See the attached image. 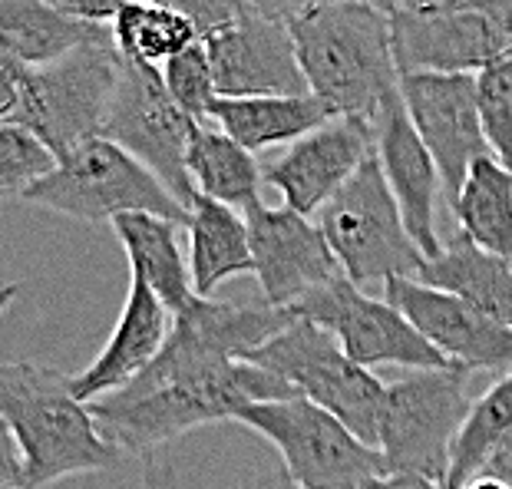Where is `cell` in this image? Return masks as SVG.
Wrapping results in <instances>:
<instances>
[{
    "instance_id": "6da1fadb",
    "label": "cell",
    "mask_w": 512,
    "mask_h": 489,
    "mask_svg": "<svg viewBox=\"0 0 512 489\" xmlns=\"http://www.w3.org/2000/svg\"><path fill=\"white\" fill-rule=\"evenodd\" d=\"M294 321L291 308L199 298L172 314V331L143 374L93 400L103 440L123 456H146L209 423H232L248 404L298 397L281 377L245 357Z\"/></svg>"
},
{
    "instance_id": "7a4b0ae2",
    "label": "cell",
    "mask_w": 512,
    "mask_h": 489,
    "mask_svg": "<svg viewBox=\"0 0 512 489\" xmlns=\"http://www.w3.org/2000/svg\"><path fill=\"white\" fill-rule=\"evenodd\" d=\"M298 67L308 93L331 116L374 123L400 93L390 50V20L361 0H328L288 20Z\"/></svg>"
},
{
    "instance_id": "3957f363",
    "label": "cell",
    "mask_w": 512,
    "mask_h": 489,
    "mask_svg": "<svg viewBox=\"0 0 512 489\" xmlns=\"http://www.w3.org/2000/svg\"><path fill=\"white\" fill-rule=\"evenodd\" d=\"M0 420L24 456V489H43L80 473H103L123 453L103 440L90 407L70 390V377L30 361L0 364Z\"/></svg>"
},
{
    "instance_id": "277c9868",
    "label": "cell",
    "mask_w": 512,
    "mask_h": 489,
    "mask_svg": "<svg viewBox=\"0 0 512 489\" xmlns=\"http://www.w3.org/2000/svg\"><path fill=\"white\" fill-rule=\"evenodd\" d=\"M116 73L119 53L110 27H100L60 60L24 70L14 126L27 129L50 152L53 162L63 159L86 139L100 136L113 103Z\"/></svg>"
},
{
    "instance_id": "5b68a950",
    "label": "cell",
    "mask_w": 512,
    "mask_h": 489,
    "mask_svg": "<svg viewBox=\"0 0 512 489\" xmlns=\"http://www.w3.org/2000/svg\"><path fill=\"white\" fill-rule=\"evenodd\" d=\"M27 205L67 215L76 222H113L116 215L146 212L172 225L189 222V209L126 149L93 136L53 162V169L24 192Z\"/></svg>"
},
{
    "instance_id": "8992f818",
    "label": "cell",
    "mask_w": 512,
    "mask_h": 489,
    "mask_svg": "<svg viewBox=\"0 0 512 489\" xmlns=\"http://www.w3.org/2000/svg\"><path fill=\"white\" fill-rule=\"evenodd\" d=\"M470 371H410L384 387L377 417V450L387 473H410L443 489L453 440L470 414Z\"/></svg>"
},
{
    "instance_id": "52a82bcc",
    "label": "cell",
    "mask_w": 512,
    "mask_h": 489,
    "mask_svg": "<svg viewBox=\"0 0 512 489\" xmlns=\"http://www.w3.org/2000/svg\"><path fill=\"white\" fill-rule=\"evenodd\" d=\"M318 228L341 275L361 291L370 285L384 288L390 278H417L427 265V258L403 228L400 209L374 152L318 212Z\"/></svg>"
},
{
    "instance_id": "ba28073f",
    "label": "cell",
    "mask_w": 512,
    "mask_h": 489,
    "mask_svg": "<svg viewBox=\"0 0 512 489\" xmlns=\"http://www.w3.org/2000/svg\"><path fill=\"white\" fill-rule=\"evenodd\" d=\"M245 364L281 377L298 397L341 420L367 447H377L384 384L367 367H357L334 341V334L304 318H294L281 334L255 347Z\"/></svg>"
},
{
    "instance_id": "9c48e42d",
    "label": "cell",
    "mask_w": 512,
    "mask_h": 489,
    "mask_svg": "<svg viewBox=\"0 0 512 489\" xmlns=\"http://www.w3.org/2000/svg\"><path fill=\"white\" fill-rule=\"evenodd\" d=\"M232 423L268 440L281 453V470L301 489H361L387 473L377 447H367L341 420L304 397L248 404Z\"/></svg>"
},
{
    "instance_id": "30bf717a",
    "label": "cell",
    "mask_w": 512,
    "mask_h": 489,
    "mask_svg": "<svg viewBox=\"0 0 512 489\" xmlns=\"http://www.w3.org/2000/svg\"><path fill=\"white\" fill-rule=\"evenodd\" d=\"M294 318L318 324L357 367H407V371H443L453 367L446 357L420 338V331L384 298H370L344 275L291 304Z\"/></svg>"
},
{
    "instance_id": "8fae6325",
    "label": "cell",
    "mask_w": 512,
    "mask_h": 489,
    "mask_svg": "<svg viewBox=\"0 0 512 489\" xmlns=\"http://www.w3.org/2000/svg\"><path fill=\"white\" fill-rule=\"evenodd\" d=\"M192 129L195 119H189L169 100L159 70L119 60L113 103L100 136L126 149L136 162H143L185 209L195 199L189 172H185V146H189Z\"/></svg>"
},
{
    "instance_id": "7c38bea8",
    "label": "cell",
    "mask_w": 512,
    "mask_h": 489,
    "mask_svg": "<svg viewBox=\"0 0 512 489\" xmlns=\"http://www.w3.org/2000/svg\"><path fill=\"white\" fill-rule=\"evenodd\" d=\"M390 20V50L397 73H466L476 76L512 40L476 10L437 0L427 7H397Z\"/></svg>"
},
{
    "instance_id": "4fadbf2b",
    "label": "cell",
    "mask_w": 512,
    "mask_h": 489,
    "mask_svg": "<svg viewBox=\"0 0 512 489\" xmlns=\"http://www.w3.org/2000/svg\"><path fill=\"white\" fill-rule=\"evenodd\" d=\"M400 103L433 156L446 199L460 192L476 159L489 156L476 110V80L466 73H403Z\"/></svg>"
},
{
    "instance_id": "5bb4252c",
    "label": "cell",
    "mask_w": 512,
    "mask_h": 489,
    "mask_svg": "<svg viewBox=\"0 0 512 489\" xmlns=\"http://www.w3.org/2000/svg\"><path fill=\"white\" fill-rule=\"evenodd\" d=\"M384 301L407 318L420 338L463 371H512V328L486 318L473 304L417 278L384 281Z\"/></svg>"
},
{
    "instance_id": "9a60e30c",
    "label": "cell",
    "mask_w": 512,
    "mask_h": 489,
    "mask_svg": "<svg viewBox=\"0 0 512 489\" xmlns=\"http://www.w3.org/2000/svg\"><path fill=\"white\" fill-rule=\"evenodd\" d=\"M245 222L261 298L271 308H291L304 295L341 275L318 222L304 219L285 205L271 209L265 202L248 209Z\"/></svg>"
},
{
    "instance_id": "2e32d148",
    "label": "cell",
    "mask_w": 512,
    "mask_h": 489,
    "mask_svg": "<svg viewBox=\"0 0 512 489\" xmlns=\"http://www.w3.org/2000/svg\"><path fill=\"white\" fill-rule=\"evenodd\" d=\"M370 152L374 129L361 119L334 116L308 136L294 139L285 156L261 169V182L285 199V209L311 219L344 189Z\"/></svg>"
},
{
    "instance_id": "e0dca14e",
    "label": "cell",
    "mask_w": 512,
    "mask_h": 489,
    "mask_svg": "<svg viewBox=\"0 0 512 489\" xmlns=\"http://www.w3.org/2000/svg\"><path fill=\"white\" fill-rule=\"evenodd\" d=\"M202 47L209 53L215 93L222 100L308 93L288 24H278V20L245 10L235 24L205 37Z\"/></svg>"
},
{
    "instance_id": "ac0fdd59",
    "label": "cell",
    "mask_w": 512,
    "mask_h": 489,
    "mask_svg": "<svg viewBox=\"0 0 512 489\" xmlns=\"http://www.w3.org/2000/svg\"><path fill=\"white\" fill-rule=\"evenodd\" d=\"M374 129V156L384 172V182L394 195L400 219L413 245L420 248L423 258H437L443 252V238L437 228V199H440V172L433 166V156L420 143L407 110L400 103V93L390 100L377 119Z\"/></svg>"
},
{
    "instance_id": "d6986e66",
    "label": "cell",
    "mask_w": 512,
    "mask_h": 489,
    "mask_svg": "<svg viewBox=\"0 0 512 489\" xmlns=\"http://www.w3.org/2000/svg\"><path fill=\"white\" fill-rule=\"evenodd\" d=\"M172 331V314L152 291L143 285V278L129 275V291L119 311V321L103 344V351L93 357L90 367L70 377V390L80 404H93L123 390L129 380H136L146 367L156 361Z\"/></svg>"
},
{
    "instance_id": "ffe728a7",
    "label": "cell",
    "mask_w": 512,
    "mask_h": 489,
    "mask_svg": "<svg viewBox=\"0 0 512 489\" xmlns=\"http://www.w3.org/2000/svg\"><path fill=\"white\" fill-rule=\"evenodd\" d=\"M189 281L192 295L212 298L228 278L255 275L248 222L242 212L195 195L189 202Z\"/></svg>"
},
{
    "instance_id": "44dd1931",
    "label": "cell",
    "mask_w": 512,
    "mask_h": 489,
    "mask_svg": "<svg viewBox=\"0 0 512 489\" xmlns=\"http://www.w3.org/2000/svg\"><path fill=\"white\" fill-rule=\"evenodd\" d=\"M209 119L219 123V129L235 139L238 146L255 152L291 146L294 139L308 136L311 129L324 126L328 119V106L314 100L311 93L304 96H248V100H215Z\"/></svg>"
},
{
    "instance_id": "7402d4cb",
    "label": "cell",
    "mask_w": 512,
    "mask_h": 489,
    "mask_svg": "<svg viewBox=\"0 0 512 489\" xmlns=\"http://www.w3.org/2000/svg\"><path fill=\"white\" fill-rule=\"evenodd\" d=\"M129 262V275L143 278V285L169 308L179 314L192 301L189 262L179 248V225L159 215L126 212L110 222Z\"/></svg>"
},
{
    "instance_id": "603a6c76",
    "label": "cell",
    "mask_w": 512,
    "mask_h": 489,
    "mask_svg": "<svg viewBox=\"0 0 512 489\" xmlns=\"http://www.w3.org/2000/svg\"><path fill=\"white\" fill-rule=\"evenodd\" d=\"M417 281L473 304L486 318L512 328V262L486 255L463 235L443 242V252L420 268Z\"/></svg>"
},
{
    "instance_id": "cb8c5ba5",
    "label": "cell",
    "mask_w": 512,
    "mask_h": 489,
    "mask_svg": "<svg viewBox=\"0 0 512 489\" xmlns=\"http://www.w3.org/2000/svg\"><path fill=\"white\" fill-rule=\"evenodd\" d=\"M185 172L195 195L248 212L261 202V166L248 149L228 139L222 129L195 123L185 146Z\"/></svg>"
},
{
    "instance_id": "d4e9b609",
    "label": "cell",
    "mask_w": 512,
    "mask_h": 489,
    "mask_svg": "<svg viewBox=\"0 0 512 489\" xmlns=\"http://www.w3.org/2000/svg\"><path fill=\"white\" fill-rule=\"evenodd\" d=\"M450 209L466 242L512 262V172L503 162L493 156L476 159Z\"/></svg>"
},
{
    "instance_id": "484cf974",
    "label": "cell",
    "mask_w": 512,
    "mask_h": 489,
    "mask_svg": "<svg viewBox=\"0 0 512 489\" xmlns=\"http://www.w3.org/2000/svg\"><path fill=\"white\" fill-rule=\"evenodd\" d=\"M100 27L63 17L47 0H0V60L43 67L90 40Z\"/></svg>"
},
{
    "instance_id": "4316f807",
    "label": "cell",
    "mask_w": 512,
    "mask_h": 489,
    "mask_svg": "<svg viewBox=\"0 0 512 489\" xmlns=\"http://www.w3.org/2000/svg\"><path fill=\"white\" fill-rule=\"evenodd\" d=\"M110 37L119 60L146 70H162L176 53L199 40L189 20L149 0H126L123 10L113 17Z\"/></svg>"
},
{
    "instance_id": "83f0119b",
    "label": "cell",
    "mask_w": 512,
    "mask_h": 489,
    "mask_svg": "<svg viewBox=\"0 0 512 489\" xmlns=\"http://www.w3.org/2000/svg\"><path fill=\"white\" fill-rule=\"evenodd\" d=\"M512 433V371L499 377L483 397L470 404L460 433L453 440L450 473H446L443 489H463L473 476L483 470L486 456Z\"/></svg>"
},
{
    "instance_id": "f1b7e54d",
    "label": "cell",
    "mask_w": 512,
    "mask_h": 489,
    "mask_svg": "<svg viewBox=\"0 0 512 489\" xmlns=\"http://www.w3.org/2000/svg\"><path fill=\"white\" fill-rule=\"evenodd\" d=\"M476 110L489 156L512 172V50L496 57L476 76Z\"/></svg>"
},
{
    "instance_id": "f546056e",
    "label": "cell",
    "mask_w": 512,
    "mask_h": 489,
    "mask_svg": "<svg viewBox=\"0 0 512 489\" xmlns=\"http://www.w3.org/2000/svg\"><path fill=\"white\" fill-rule=\"evenodd\" d=\"M159 73H162V86H166L169 100L176 103L185 116L195 119V123L209 119V110H212V103L219 100V93H215L212 63H209V53L202 47V40H195L192 47L176 53Z\"/></svg>"
},
{
    "instance_id": "4dcf8cb0",
    "label": "cell",
    "mask_w": 512,
    "mask_h": 489,
    "mask_svg": "<svg viewBox=\"0 0 512 489\" xmlns=\"http://www.w3.org/2000/svg\"><path fill=\"white\" fill-rule=\"evenodd\" d=\"M53 169V156L27 129L0 126V202L24 199V192Z\"/></svg>"
},
{
    "instance_id": "1f68e13d",
    "label": "cell",
    "mask_w": 512,
    "mask_h": 489,
    "mask_svg": "<svg viewBox=\"0 0 512 489\" xmlns=\"http://www.w3.org/2000/svg\"><path fill=\"white\" fill-rule=\"evenodd\" d=\"M149 4L166 7L172 14L185 17L195 27L199 40L212 37L215 30H222L228 24H235V20L248 10L242 0H149Z\"/></svg>"
},
{
    "instance_id": "d6a6232c",
    "label": "cell",
    "mask_w": 512,
    "mask_h": 489,
    "mask_svg": "<svg viewBox=\"0 0 512 489\" xmlns=\"http://www.w3.org/2000/svg\"><path fill=\"white\" fill-rule=\"evenodd\" d=\"M126 0H53V7L60 10L63 17L80 20V24L90 27H110L113 17L123 10Z\"/></svg>"
},
{
    "instance_id": "836d02e7",
    "label": "cell",
    "mask_w": 512,
    "mask_h": 489,
    "mask_svg": "<svg viewBox=\"0 0 512 489\" xmlns=\"http://www.w3.org/2000/svg\"><path fill=\"white\" fill-rule=\"evenodd\" d=\"M24 70L14 60H0V126H14L20 110V86H24Z\"/></svg>"
},
{
    "instance_id": "e575fe53",
    "label": "cell",
    "mask_w": 512,
    "mask_h": 489,
    "mask_svg": "<svg viewBox=\"0 0 512 489\" xmlns=\"http://www.w3.org/2000/svg\"><path fill=\"white\" fill-rule=\"evenodd\" d=\"M0 489H24V456L4 420H0Z\"/></svg>"
},
{
    "instance_id": "d590c367",
    "label": "cell",
    "mask_w": 512,
    "mask_h": 489,
    "mask_svg": "<svg viewBox=\"0 0 512 489\" xmlns=\"http://www.w3.org/2000/svg\"><path fill=\"white\" fill-rule=\"evenodd\" d=\"M136 489H182L176 463H172L162 450L146 453L143 456V473H139V486Z\"/></svg>"
},
{
    "instance_id": "8d00e7d4",
    "label": "cell",
    "mask_w": 512,
    "mask_h": 489,
    "mask_svg": "<svg viewBox=\"0 0 512 489\" xmlns=\"http://www.w3.org/2000/svg\"><path fill=\"white\" fill-rule=\"evenodd\" d=\"M242 4L252 10L258 17H268V20H278V24H288V20L301 17L304 10L318 7V4H328V0H242Z\"/></svg>"
},
{
    "instance_id": "74e56055",
    "label": "cell",
    "mask_w": 512,
    "mask_h": 489,
    "mask_svg": "<svg viewBox=\"0 0 512 489\" xmlns=\"http://www.w3.org/2000/svg\"><path fill=\"white\" fill-rule=\"evenodd\" d=\"M450 4L483 14L486 20H493V24L512 40V0H450Z\"/></svg>"
},
{
    "instance_id": "f35d334b",
    "label": "cell",
    "mask_w": 512,
    "mask_h": 489,
    "mask_svg": "<svg viewBox=\"0 0 512 489\" xmlns=\"http://www.w3.org/2000/svg\"><path fill=\"white\" fill-rule=\"evenodd\" d=\"M483 476H493V480L499 483H506L512 489V433L509 437L499 443V447L486 456V463H483V470H479Z\"/></svg>"
},
{
    "instance_id": "ab89813d",
    "label": "cell",
    "mask_w": 512,
    "mask_h": 489,
    "mask_svg": "<svg viewBox=\"0 0 512 489\" xmlns=\"http://www.w3.org/2000/svg\"><path fill=\"white\" fill-rule=\"evenodd\" d=\"M361 489H440V486L420 480V476H410V473H384V476H377V480L364 483Z\"/></svg>"
},
{
    "instance_id": "60d3db41",
    "label": "cell",
    "mask_w": 512,
    "mask_h": 489,
    "mask_svg": "<svg viewBox=\"0 0 512 489\" xmlns=\"http://www.w3.org/2000/svg\"><path fill=\"white\" fill-rule=\"evenodd\" d=\"M235 489H301V486L294 483L285 470H265V473L248 476V480H242Z\"/></svg>"
},
{
    "instance_id": "b9f144b4",
    "label": "cell",
    "mask_w": 512,
    "mask_h": 489,
    "mask_svg": "<svg viewBox=\"0 0 512 489\" xmlns=\"http://www.w3.org/2000/svg\"><path fill=\"white\" fill-rule=\"evenodd\" d=\"M463 489H509L506 483H499V480H493V476H483V473H476L470 483H466Z\"/></svg>"
},
{
    "instance_id": "7bdbcfd3",
    "label": "cell",
    "mask_w": 512,
    "mask_h": 489,
    "mask_svg": "<svg viewBox=\"0 0 512 489\" xmlns=\"http://www.w3.org/2000/svg\"><path fill=\"white\" fill-rule=\"evenodd\" d=\"M17 295H20V285H0V314H4L10 304H14Z\"/></svg>"
},
{
    "instance_id": "ee69618b",
    "label": "cell",
    "mask_w": 512,
    "mask_h": 489,
    "mask_svg": "<svg viewBox=\"0 0 512 489\" xmlns=\"http://www.w3.org/2000/svg\"><path fill=\"white\" fill-rule=\"evenodd\" d=\"M361 4H370V7H377L380 10V14H394V10L400 7V0H361Z\"/></svg>"
},
{
    "instance_id": "f6af8a7d",
    "label": "cell",
    "mask_w": 512,
    "mask_h": 489,
    "mask_svg": "<svg viewBox=\"0 0 512 489\" xmlns=\"http://www.w3.org/2000/svg\"><path fill=\"white\" fill-rule=\"evenodd\" d=\"M427 4H437V0H400V7H427Z\"/></svg>"
},
{
    "instance_id": "bcb514c9",
    "label": "cell",
    "mask_w": 512,
    "mask_h": 489,
    "mask_svg": "<svg viewBox=\"0 0 512 489\" xmlns=\"http://www.w3.org/2000/svg\"><path fill=\"white\" fill-rule=\"evenodd\" d=\"M47 4H53V0H47Z\"/></svg>"
}]
</instances>
